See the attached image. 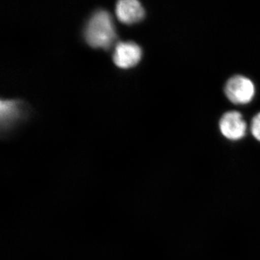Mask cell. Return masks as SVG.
Masks as SVG:
<instances>
[{
	"instance_id": "6da1fadb",
	"label": "cell",
	"mask_w": 260,
	"mask_h": 260,
	"mask_svg": "<svg viewBox=\"0 0 260 260\" xmlns=\"http://www.w3.org/2000/svg\"><path fill=\"white\" fill-rule=\"evenodd\" d=\"M84 37L90 47L104 50L110 49L117 38L111 15L106 10L93 13L85 26Z\"/></svg>"
},
{
	"instance_id": "7a4b0ae2",
	"label": "cell",
	"mask_w": 260,
	"mask_h": 260,
	"mask_svg": "<svg viewBox=\"0 0 260 260\" xmlns=\"http://www.w3.org/2000/svg\"><path fill=\"white\" fill-rule=\"evenodd\" d=\"M225 96L236 105H246L255 96L254 83L244 75H237L227 80L224 87Z\"/></svg>"
},
{
	"instance_id": "3957f363",
	"label": "cell",
	"mask_w": 260,
	"mask_h": 260,
	"mask_svg": "<svg viewBox=\"0 0 260 260\" xmlns=\"http://www.w3.org/2000/svg\"><path fill=\"white\" fill-rule=\"evenodd\" d=\"M219 129L224 138L232 141L242 140L246 134V121L237 111L225 113L219 121Z\"/></svg>"
},
{
	"instance_id": "277c9868",
	"label": "cell",
	"mask_w": 260,
	"mask_h": 260,
	"mask_svg": "<svg viewBox=\"0 0 260 260\" xmlns=\"http://www.w3.org/2000/svg\"><path fill=\"white\" fill-rule=\"evenodd\" d=\"M143 56L141 47L134 42H119L113 54L114 64L121 69L127 70L139 64Z\"/></svg>"
},
{
	"instance_id": "5b68a950",
	"label": "cell",
	"mask_w": 260,
	"mask_h": 260,
	"mask_svg": "<svg viewBox=\"0 0 260 260\" xmlns=\"http://www.w3.org/2000/svg\"><path fill=\"white\" fill-rule=\"evenodd\" d=\"M116 14L121 23L133 25L144 19L145 12L139 0H119L116 3Z\"/></svg>"
},
{
	"instance_id": "8992f818",
	"label": "cell",
	"mask_w": 260,
	"mask_h": 260,
	"mask_svg": "<svg viewBox=\"0 0 260 260\" xmlns=\"http://www.w3.org/2000/svg\"><path fill=\"white\" fill-rule=\"evenodd\" d=\"M1 124L3 129H9L23 115V105L18 101L3 100L1 102Z\"/></svg>"
},
{
	"instance_id": "52a82bcc",
	"label": "cell",
	"mask_w": 260,
	"mask_h": 260,
	"mask_svg": "<svg viewBox=\"0 0 260 260\" xmlns=\"http://www.w3.org/2000/svg\"><path fill=\"white\" fill-rule=\"evenodd\" d=\"M251 133L253 137L260 142V112L256 114L251 120Z\"/></svg>"
}]
</instances>
